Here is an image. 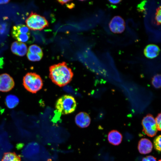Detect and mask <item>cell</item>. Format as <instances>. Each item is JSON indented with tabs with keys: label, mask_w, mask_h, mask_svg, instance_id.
<instances>
[{
	"label": "cell",
	"mask_w": 161,
	"mask_h": 161,
	"mask_svg": "<svg viewBox=\"0 0 161 161\" xmlns=\"http://www.w3.org/2000/svg\"><path fill=\"white\" fill-rule=\"evenodd\" d=\"M49 71V77L52 81L60 87L69 83L73 76L72 69L64 62L51 66Z\"/></svg>",
	"instance_id": "obj_1"
},
{
	"label": "cell",
	"mask_w": 161,
	"mask_h": 161,
	"mask_svg": "<svg viewBox=\"0 0 161 161\" xmlns=\"http://www.w3.org/2000/svg\"><path fill=\"white\" fill-rule=\"evenodd\" d=\"M77 103L75 98L70 95H64L59 97L56 101L55 107L62 114H67L75 111Z\"/></svg>",
	"instance_id": "obj_2"
},
{
	"label": "cell",
	"mask_w": 161,
	"mask_h": 161,
	"mask_svg": "<svg viewBox=\"0 0 161 161\" xmlns=\"http://www.w3.org/2000/svg\"><path fill=\"white\" fill-rule=\"evenodd\" d=\"M23 85L28 91L35 93L41 89L43 82L40 76L34 72L27 73L23 78Z\"/></svg>",
	"instance_id": "obj_3"
},
{
	"label": "cell",
	"mask_w": 161,
	"mask_h": 161,
	"mask_svg": "<svg viewBox=\"0 0 161 161\" xmlns=\"http://www.w3.org/2000/svg\"><path fill=\"white\" fill-rule=\"evenodd\" d=\"M27 27L33 30H41L49 26V23L43 16L32 12L25 21Z\"/></svg>",
	"instance_id": "obj_4"
},
{
	"label": "cell",
	"mask_w": 161,
	"mask_h": 161,
	"mask_svg": "<svg viewBox=\"0 0 161 161\" xmlns=\"http://www.w3.org/2000/svg\"><path fill=\"white\" fill-rule=\"evenodd\" d=\"M143 131L148 136L153 137L157 132L155 119L153 116L148 114L143 117L142 120Z\"/></svg>",
	"instance_id": "obj_5"
},
{
	"label": "cell",
	"mask_w": 161,
	"mask_h": 161,
	"mask_svg": "<svg viewBox=\"0 0 161 161\" xmlns=\"http://www.w3.org/2000/svg\"><path fill=\"white\" fill-rule=\"evenodd\" d=\"M111 31L114 33H121L125 30V23L124 19L120 16H115L109 23Z\"/></svg>",
	"instance_id": "obj_6"
},
{
	"label": "cell",
	"mask_w": 161,
	"mask_h": 161,
	"mask_svg": "<svg viewBox=\"0 0 161 161\" xmlns=\"http://www.w3.org/2000/svg\"><path fill=\"white\" fill-rule=\"evenodd\" d=\"M15 86L13 78L8 74L0 75V91L6 92L11 90Z\"/></svg>",
	"instance_id": "obj_7"
},
{
	"label": "cell",
	"mask_w": 161,
	"mask_h": 161,
	"mask_svg": "<svg viewBox=\"0 0 161 161\" xmlns=\"http://www.w3.org/2000/svg\"><path fill=\"white\" fill-rule=\"evenodd\" d=\"M76 124L81 128L88 127L91 122V118L89 115L86 113L81 112L78 113L75 117Z\"/></svg>",
	"instance_id": "obj_8"
},
{
	"label": "cell",
	"mask_w": 161,
	"mask_h": 161,
	"mask_svg": "<svg viewBox=\"0 0 161 161\" xmlns=\"http://www.w3.org/2000/svg\"><path fill=\"white\" fill-rule=\"evenodd\" d=\"M153 144L149 139L143 138L139 142L138 149L139 152L142 154H146L150 153L152 151Z\"/></svg>",
	"instance_id": "obj_9"
},
{
	"label": "cell",
	"mask_w": 161,
	"mask_h": 161,
	"mask_svg": "<svg viewBox=\"0 0 161 161\" xmlns=\"http://www.w3.org/2000/svg\"><path fill=\"white\" fill-rule=\"evenodd\" d=\"M11 49L13 54L20 56L24 55L27 51V47L25 44L17 41L12 44Z\"/></svg>",
	"instance_id": "obj_10"
},
{
	"label": "cell",
	"mask_w": 161,
	"mask_h": 161,
	"mask_svg": "<svg viewBox=\"0 0 161 161\" xmlns=\"http://www.w3.org/2000/svg\"><path fill=\"white\" fill-rule=\"evenodd\" d=\"M160 51L159 47L156 45L151 44L147 45L144 50V54L148 58L152 59L158 55Z\"/></svg>",
	"instance_id": "obj_11"
},
{
	"label": "cell",
	"mask_w": 161,
	"mask_h": 161,
	"mask_svg": "<svg viewBox=\"0 0 161 161\" xmlns=\"http://www.w3.org/2000/svg\"><path fill=\"white\" fill-rule=\"evenodd\" d=\"M121 134L116 130H112L108 133V139L109 142L113 145H117L120 144L122 140Z\"/></svg>",
	"instance_id": "obj_12"
},
{
	"label": "cell",
	"mask_w": 161,
	"mask_h": 161,
	"mask_svg": "<svg viewBox=\"0 0 161 161\" xmlns=\"http://www.w3.org/2000/svg\"><path fill=\"white\" fill-rule=\"evenodd\" d=\"M19 102V100L16 96L13 95H8L5 99L7 106L10 109H13L16 107Z\"/></svg>",
	"instance_id": "obj_13"
},
{
	"label": "cell",
	"mask_w": 161,
	"mask_h": 161,
	"mask_svg": "<svg viewBox=\"0 0 161 161\" xmlns=\"http://www.w3.org/2000/svg\"><path fill=\"white\" fill-rule=\"evenodd\" d=\"M1 161H21V158L14 152L5 153Z\"/></svg>",
	"instance_id": "obj_14"
},
{
	"label": "cell",
	"mask_w": 161,
	"mask_h": 161,
	"mask_svg": "<svg viewBox=\"0 0 161 161\" xmlns=\"http://www.w3.org/2000/svg\"><path fill=\"white\" fill-rule=\"evenodd\" d=\"M11 33L30 34L28 28L26 25L22 24L14 26L13 27Z\"/></svg>",
	"instance_id": "obj_15"
},
{
	"label": "cell",
	"mask_w": 161,
	"mask_h": 161,
	"mask_svg": "<svg viewBox=\"0 0 161 161\" xmlns=\"http://www.w3.org/2000/svg\"><path fill=\"white\" fill-rule=\"evenodd\" d=\"M13 37L18 41L24 43H28L30 40V34H19L11 33Z\"/></svg>",
	"instance_id": "obj_16"
},
{
	"label": "cell",
	"mask_w": 161,
	"mask_h": 161,
	"mask_svg": "<svg viewBox=\"0 0 161 161\" xmlns=\"http://www.w3.org/2000/svg\"><path fill=\"white\" fill-rule=\"evenodd\" d=\"M28 52L32 54L43 55V52L41 48L39 46L35 44H33L29 46Z\"/></svg>",
	"instance_id": "obj_17"
},
{
	"label": "cell",
	"mask_w": 161,
	"mask_h": 161,
	"mask_svg": "<svg viewBox=\"0 0 161 161\" xmlns=\"http://www.w3.org/2000/svg\"><path fill=\"white\" fill-rule=\"evenodd\" d=\"M161 75L157 74L155 75L153 78L151 80V83L155 88H160L161 86Z\"/></svg>",
	"instance_id": "obj_18"
},
{
	"label": "cell",
	"mask_w": 161,
	"mask_h": 161,
	"mask_svg": "<svg viewBox=\"0 0 161 161\" xmlns=\"http://www.w3.org/2000/svg\"><path fill=\"white\" fill-rule=\"evenodd\" d=\"M43 56V55L37 54H32L27 52V57L28 59L32 61H40Z\"/></svg>",
	"instance_id": "obj_19"
},
{
	"label": "cell",
	"mask_w": 161,
	"mask_h": 161,
	"mask_svg": "<svg viewBox=\"0 0 161 161\" xmlns=\"http://www.w3.org/2000/svg\"><path fill=\"white\" fill-rule=\"evenodd\" d=\"M161 135H160L155 137L154 140V147L158 152L161 151Z\"/></svg>",
	"instance_id": "obj_20"
},
{
	"label": "cell",
	"mask_w": 161,
	"mask_h": 161,
	"mask_svg": "<svg viewBox=\"0 0 161 161\" xmlns=\"http://www.w3.org/2000/svg\"><path fill=\"white\" fill-rule=\"evenodd\" d=\"M161 6H160L156 9L155 19L156 24L160 25L161 24Z\"/></svg>",
	"instance_id": "obj_21"
},
{
	"label": "cell",
	"mask_w": 161,
	"mask_h": 161,
	"mask_svg": "<svg viewBox=\"0 0 161 161\" xmlns=\"http://www.w3.org/2000/svg\"><path fill=\"white\" fill-rule=\"evenodd\" d=\"M71 0H59L58 2L61 5L66 4V7L69 9H72L75 7V4L71 2Z\"/></svg>",
	"instance_id": "obj_22"
},
{
	"label": "cell",
	"mask_w": 161,
	"mask_h": 161,
	"mask_svg": "<svg viewBox=\"0 0 161 161\" xmlns=\"http://www.w3.org/2000/svg\"><path fill=\"white\" fill-rule=\"evenodd\" d=\"M161 113H159L155 119L157 130H161Z\"/></svg>",
	"instance_id": "obj_23"
},
{
	"label": "cell",
	"mask_w": 161,
	"mask_h": 161,
	"mask_svg": "<svg viewBox=\"0 0 161 161\" xmlns=\"http://www.w3.org/2000/svg\"><path fill=\"white\" fill-rule=\"evenodd\" d=\"M142 161H157L156 159L152 156H148L143 158Z\"/></svg>",
	"instance_id": "obj_24"
},
{
	"label": "cell",
	"mask_w": 161,
	"mask_h": 161,
	"mask_svg": "<svg viewBox=\"0 0 161 161\" xmlns=\"http://www.w3.org/2000/svg\"><path fill=\"white\" fill-rule=\"evenodd\" d=\"M122 1L121 0H108V2L112 5L117 4L120 3Z\"/></svg>",
	"instance_id": "obj_25"
},
{
	"label": "cell",
	"mask_w": 161,
	"mask_h": 161,
	"mask_svg": "<svg viewBox=\"0 0 161 161\" xmlns=\"http://www.w3.org/2000/svg\"><path fill=\"white\" fill-rule=\"evenodd\" d=\"M10 1V0H0V4H5L8 3Z\"/></svg>",
	"instance_id": "obj_26"
},
{
	"label": "cell",
	"mask_w": 161,
	"mask_h": 161,
	"mask_svg": "<svg viewBox=\"0 0 161 161\" xmlns=\"http://www.w3.org/2000/svg\"><path fill=\"white\" fill-rule=\"evenodd\" d=\"M158 161H161V160H158Z\"/></svg>",
	"instance_id": "obj_27"
}]
</instances>
